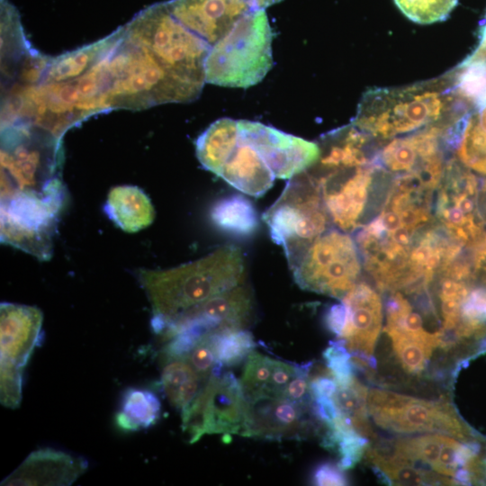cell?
<instances>
[{"label": "cell", "mask_w": 486, "mask_h": 486, "mask_svg": "<svg viewBox=\"0 0 486 486\" xmlns=\"http://www.w3.org/2000/svg\"><path fill=\"white\" fill-rule=\"evenodd\" d=\"M1 132V199L64 201L61 139L29 123L7 125Z\"/></svg>", "instance_id": "obj_4"}, {"label": "cell", "mask_w": 486, "mask_h": 486, "mask_svg": "<svg viewBox=\"0 0 486 486\" xmlns=\"http://www.w3.org/2000/svg\"><path fill=\"white\" fill-rule=\"evenodd\" d=\"M253 309L252 293L248 287L241 284L192 308L181 316L201 315L218 320L221 325L220 329H236L244 328L248 324Z\"/></svg>", "instance_id": "obj_24"}, {"label": "cell", "mask_w": 486, "mask_h": 486, "mask_svg": "<svg viewBox=\"0 0 486 486\" xmlns=\"http://www.w3.org/2000/svg\"><path fill=\"white\" fill-rule=\"evenodd\" d=\"M458 0H394L400 11L410 21L430 24L446 20Z\"/></svg>", "instance_id": "obj_32"}, {"label": "cell", "mask_w": 486, "mask_h": 486, "mask_svg": "<svg viewBox=\"0 0 486 486\" xmlns=\"http://www.w3.org/2000/svg\"><path fill=\"white\" fill-rule=\"evenodd\" d=\"M252 10L266 9L271 5L280 3L283 0H244Z\"/></svg>", "instance_id": "obj_40"}, {"label": "cell", "mask_w": 486, "mask_h": 486, "mask_svg": "<svg viewBox=\"0 0 486 486\" xmlns=\"http://www.w3.org/2000/svg\"><path fill=\"white\" fill-rule=\"evenodd\" d=\"M421 90L368 92L359 104L353 126L368 136L388 139L428 124L440 115L443 102L438 93Z\"/></svg>", "instance_id": "obj_10"}, {"label": "cell", "mask_w": 486, "mask_h": 486, "mask_svg": "<svg viewBox=\"0 0 486 486\" xmlns=\"http://www.w3.org/2000/svg\"><path fill=\"white\" fill-rule=\"evenodd\" d=\"M436 190L421 173L393 175L379 212L353 232L362 266L379 290L406 287L410 253L419 236L435 223Z\"/></svg>", "instance_id": "obj_1"}, {"label": "cell", "mask_w": 486, "mask_h": 486, "mask_svg": "<svg viewBox=\"0 0 486 486\" xmlns=\"http://www.w3.org/2000/svg\"><path fill=\"white\" fill-rule=\"evenodd\" d=\"M239 142L238 121L224 117L212 122L196 140L201 165L219 176Z\"/></svg>", "instance_id": "obj_25"}, {"label": "cell", "mask_w": 486, "mask_h": 486, "mask_svg": "<svg viewBox=\"0 0 486 486\" xmlns=\"http://www.w3.org/2000/svg\"><path fill=\"white\" fill-rule=\"evenodd\" d=\"M274 359L252 351L247 357L240 383L245 395L264 391L270 381Z\"/></svg>", "instance_id": "obj_33"}, {"label": "cell", "mask_w": 486, "mask_h": 486, "mask_svg": "<svg viewBox=\"0 0 486 486\" xmlns=\"http://www.w3.org/2000/svg\"><path fill=\"white\" fill-rule=\"evenodd\" d=\"M104 211L120 229L130 233L145 229L155 217L149 198L133 185L112 188L107 196Z\"/></svg>", "instance_id": "obj_23"}, {"label": "cell", "mask_w": 486, "mask_h": 486, "mask_svg": "<svg viewBox=\"0 0 486 486\" xmlns=\"http://www.w3.org/2000/svg\"><path fill=\"white\" fill-rule=\"evenodd\" d=\"M262 219L272 239L283 247L285 256L333 225L320 189L306 170L289 179Z\"/></svg>", "instance_id": "obj_9"}, {"label": "cell", "mask_w": 486, "mask_h": 486, "mask_svg": "<svg viewBox=\"0 0 486 486\" xmlns=\"http://www.w3.org/2000/svg\"><path fill=\"white\" fill-rule=\"evenodd\" d=\"M246 396L241 436L270 440L302 438L315 425L310 403L292 400L283 395L258 392Z\"/></svg>", "instance_id": "obj_15"}, {"label": "cell", "mask_w": 486, "mask_h": 486, "mask_svg": "<svg viewBox=\"0 0 486 486\" xmlns=\"http://www.w3.org/2000/svg\"><path fill=\"white\" fill-rule=\"evenodd\" d=\"M440 132L439 129L432 128L396 139L374 159L383 169L393 175L423 170L443 158L439 148Z\"/></svg>", "instance_id": "obj_20"}, {"label": "cell", "mask_w": 486, "mask_h": 486, "mask_svg": "<svg viewBox=\"0 0 486 486\" xmlns=\"http://www.w3.org/2000/svg\"><path fill=\"white\" fill-rule=\"evenodd\" d=\"M211 217L218 228L238 236L252 234L258 224L254 205L238 194L218 201L212 209Z\"/></svg>", "instance_id": "obj_29"}, {"label": "cell", "mask_w": 486, "mask_h": 486, "mask_svg": "<svg viewBox=\"0 0 486 486\" xmlns=\"http://www.w3.org/2000/svg\"><path fill=\"white\" fill-rule=\"evenodd\" d=\"M204 383L184 357L166 359L161 374L162 389L181 416L188 410Z\"/></svg>", "instance_id": "obj_26"}, {"label": "cell", "mask_w": 486, "mask_h": 486, "mask_svg": "<svg viewBox=\"0 0 486 486\" xmlns=\"http://www.w3.org/2000/svg\"><path fill=\"white\" fill-rule=\"evenodd\" d=\"M123 26L105 38L73 51L50 58L41 84H56L82 76L96 66L122 39Z\"/></svg>", "instance_id": "obj_22"}, {"label": "cell", "mask_w": 486, "mask_h": 486, "mask_svg": "<svg viewBox=\"0 0 486 486\" xmlns=\"http://www.w3.org/2000/svg\"><path fill=\"white\" fill-rule=\"evenodd\" d=\"M306 171L320 189L332 224L347 233L376 215L392 179L374 160L360 166L315 163Z\"/></svg>", "instance_id": "obj_6"}, {"label": "cell", "mask_w": 486, "mask_h": 486, "mask_svg": "<svg viewBox=\"0 0 486 486\" xmlns=\"http://www.w3.org/2000/svg\"><path fill=\"white\" fill-rule=\"evenodd\" d=\"M338 464L326 462L317 465L311 474L314 485H347L349 481Z\"/></svg>", "instance_id": "obj_37"}, {"label": "cell", "mask_w": 486, "mask_h": 486, "mask_svg": "<svg viewBox=\"0 0 486 486\" xmlns=\"http://www.w3.org/2000/svg\"><path fill=\"white\" fill-rule=\"evenodd\" d=\"M184 358L191 364L202 381L206 382L217 365L210 333L204 335Z\"/></svg>", "instance_id": "obj_35"}, {"label": "cell", "mask_w": 486, "mask_h": 486, "mask_svg": "<svg viewBox=\"0 0 486 486\" xmlns=\"http://www.w3.org/2000/svg\"><path fill=\"white\" fill-rule=\"evenodd\" d=\"M391 338L396 356L402 368L409 374H420L432 352L438 346L445 347V335L420 338L397 332H385Z\"/></svg>", "instance_id": "obj_30"}, {"label": "cell", "mask_w": 486, "mask_h": 486, "mask_svg": "<svg viewBox=\"0 0 486 486\" xmlns=\"http://www.w3.org/2000/svg\"><path fill=\"white\" fill-rule=\"evenodd\" d=\"M124 31L176 76L202 89L211 45L181 23L166 2L140 11L124 25Z\"/></svg>", "instance_id": "obj_7"}, {"label": "cell", "mask_w": 486, "mask_h": 486, "mask_svg": "<svg viewBox=\"0 0 486 486\" xmlns=\"http://www.w3.org/2000/svg\"><path fill=\"white\" fill-rule=\"evenodd\" d=\"M341 302L346 308V320L338 338L351 354L373 356L382 328L380 295L367 283L358 282Z\"/></svg>", "instance_id": "obj_17"}, {"label": "cell", "mask_w": 486, "mask_h": 486, "mask_svg": "<svg viewBox=\"0 0 486 486\" xmlns=\"http://www.w3.org/2000/svg\"><path fill=\"white\" fill-rule=\"evenodd\" d=\"M43 314L35 306L0 305V401L17 409L22 397V374L34 348L42 340Z\"/></svg>", "instance_id": "obj_11"}, {"label": "cell", "mask_w": 486, "mask_h": 486, "mask_svg": "<svg viewBox=\"0 0 486 486\" xmlns=\"http://www.w3.org/2000/svg\"><path fill=\"white\" fill-rule=\"evenodd\" d=\"M160 415L161 402L153 392L130 387L122 395L115 424L122 431H140L154 426Z\"/></svg>", "instance_id": "obj_27"}, {"label": "cell", "mask_w": 486, "mask_h": 486, "mask_svg": "<svg viewBox=\"0 0 486 486\" xmlns=\"http://www.w3.org/2000/svg\"><path fill=\"white\" fill-rule=\"evenodd\" d=\"M244 274L243 253L234 245L174 268L140 269L138 279L151 305L152 330L161 335L187 310L241 284Z\"/></svg>", "instance_id": "obj_2"}, {"label": "cell", "mask_w": 486, "mask_h": 486, "mask_svg": "<svg viewBox=\"0 0 486 486\" xmlns=\"http://www.w3.org/2000/svg\"><path fill=\"white\" fill-rule=\"evenodd\" d=\"M310 411L316 421L327 428L330 427L341 414L330 397L311 398Z\"/></svg>", "instance_id": "obj_38"}, {"label": "cell", "mask_w": 486, "mask_h": 486, "mask_svg": "<svg viewBox=\"0 0 486 486\" xmlns=\"http://www.w3.org/2000/svg\"><path fill=\"white\" fill-rule=\"evenodd\" d=\"M239 137L254 147L275 177L290 179L320 158L318 143L259 122L238 120Z\"/></svg>", "instance_id": "obj_16"}, {"label": "cell", "mask_w": 486, "mask_h": 486, "mask_svg": "<svg viewBox=\"0 0 486 486\" xmlns=\"http://www.w3.org/2000/svg\"><path fill=\"white\" fill-rule=\"evenodd\" d=\"M171 14L211 46L246 14L253 11L244 0H169Z\"/></svg>", "instance_id": "obj_18"}, {"label": "cell", "mask_w": 486, "mask_h": 486, "mask_svg": "<svg viewBox=\"0 0 486 486\" xmlns=\"http://www.w3.org/2000/svg\"><path fill=\"white\" fill-rule=\"evenodd\" d=\"M481 179L459 161L445 166L436 190L433 214L436 223L456 243L472 248L486 235L479 209Z\"/></svg>", "instance_id": "obj_12"}, {"label": "cell", "mask_w": 486, "mask_h": 486, "mask_svg": "<svg viewBox=\"0 0 486 486\" xmlns=\"http://www.w3.org/2000/svg\"><path fill=\"white\" fill-rule=\"evenodd\" d=\"M218 176L237 190L254 197H259L268 191L275 178L256 149L240 137L237 148Z\"/></svg>", "instance_id": "obj_21"}, {"label": "cell", "mask_w": 486, "mask_h": 486, "mask_svg": "<svg viewBox=\"0 0 486 486\" xmlns=\"http://www.w3.org/2000/svg\"><path fill=\"white\" fill-rule=\"evenodd\" d=\"M216 365L188 410L181 416L183 431L193 444L207 434L241 436L246 396L240 381Z\"/></svg>", "instance_id": "obj_14"}, {"label": "cell", "mask_w": 486, "mask_h": 486, "mask_svg": "<svg viewBox=\"0 0 486 486\" xmlns=\"http://www.w3.org/2000/svg\"><path fill=\"white\" fill-rule=\"evenodd\" d=\"M88 468L87 460L50 447L32 452L2 482L3 486H68L74 483Z\"/></svg>", "instance_id": "obj_19"}, {"label": "cell", "mask_w": 486, "mask_h": 486, "mask_svg": "<svg viewBox=\"0 0 486 486\" xmlns=\"http://www.w3.org/2000/svg\"><path fill=\"white\" fill-rule=\"evenodd\" d=\"M111 110H142L168 103H189L202 88L168 71L145 47L123 35L103 60Z\"/></svg>", "instance_id": "obj_3"}, {"label": "cell", "mask_w": 486, "mask_h": 486, "mask_svg": "<svg viewBox=\"0 0 486 486\" xmlns=\"http://www.w3.org/2000/svg\"><path fill=\"white\" fill-rule=\"evenodd\" d=\"M296 284L342 300L358 283L360 255L349 233L330 227L286 256Z\"/></svg>", "instance_id": "obj_8"}, {"label": "cell", "mask_w": 486, "mask_h": 486, "mask_svg": "<svg viewBox=\"0 0 486 486\" xmlns=\"http://www.w3.org/2000/svg\"><path fill=\"white\" fill-rule=\"evenodd\" d=\"M367 410L382 428L394 433L435 432L464 438L466 429L454 407L445 400H427L374 388Z\"/></svg>", "instance_id": "obj_13"}, {"label": "cell", "mask_w": 486, "mask_h": 486, "mask_svg": "<svg viewBox=\"0 0 486 486\" xmlns=\"http://www.w3.org/2000/svg\"><path fill=\"white\" fill-rule=\"evenodd\" d=\"M217 364L233 366L240 364L256 347L253 335L245 328L218 329L210 332Z\"/></svg>", "instance_id": "obj_31"}, {"label": "cell", "mask_w": 486, "mask_h": 486, "mask_svg": "<svg viewBox=\"0 0 486 486\" xmlns=\"http://www.w3.org/2000/svg\"><path fill=\"white\" fill-rule=\"evenodd\" d=\"M322 356L338 386H348L356 377V370L351 362V353L346 347L344 341L339 338L330 341Z\"/></svg>", "instance_id": "obj_34"}, {"label": "cell", "mask_w": 486, "mask_h": 486, "mask_svg": "<svg viewBox=\"0 0 486 486\" xmlns=\"http://www.w3.org/2000/svg\"><path fill=\"white\" fill-rule=\"evenodd\" d=\"M297 364L274 359L273 371L267 387L261 392L283 395V392L296 375Z\"/></svg>", "instance_id": "obj_36"}, {"label": "cell", "mask_w": 486, "mask_h": 486, "mask_svg": "<svg viewBox=\"0 0 486 486\" xmlns=\"http://www.w3.org/2000/svg\"><path fill=\"white\" fill-rule=\"evenodd\" d=\"M272 41L266 11L248 12L211 46L204 63L205 83L237 88L260 83L273 67Z\"/></svg>", "instance_id": "obj_5"}, {"label": "cell", "mask_w": 486, "mask_h": 486, "mask_svg": "<svg viewBox=\"0 0 486 486\" xmlns=\"http://www.w3.org/2000/svg\"><path fill=\"white\" fill-rule=\"evenodd\" d=\"M1 71L2 82L11 77L17 66L32 50L16 8L8 1L1 0Z\"/></svg>", "instance_id": "obj_28"}, {"label": "cell", "mask_w": 486, "mask_h": 486, "mask_svg": "<svg viewBox=\"0 0 486 486\" xmlns=\"http://www.w3.org/2000/svg\"><path fill=\"white\" fill-rule=\"evenodd\" d=\"M346 320V308L345 304L336 303L331 305L326 311L324 316V323L327 328L339 337Z\"/></svg>", "instance_id": "obj_39"}]
</instances>
